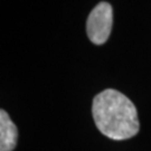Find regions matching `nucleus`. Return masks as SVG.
<instances>
[{
	"label": "nucleus",
	"instance_id": "f257e3e1",
	"mask_svg": "<svg viewBox=\"0 0 151 151\" xmlns=\"http://www.w3.org/2000/svg\"><path fill=\"white\" fill-rule=\"evenodd\" d=\"M92 114L100 132L112 140L130 139L140 129L134 104L116 90L99 93L93 100Z\"/></svg>",
	"mask_w": 151,
	"mask_h": 151
},
{
	"label": "nucleus",
	"instance_id": "f03ea898",
	"mask_svg": "<svg viewBox=\"0 0 151 151\" xmlns=\"http://www.w3.org/2000/svg\"><path fill=\"white\" fill-rule=\"evenodd\" d=\"M113 10L108 2H100L87 18V36L93 44L102 45L108 40L112 29Z\"/></svg>",
	"mask_w": 151,
	"mask_h": 151
},
{
	"label": "nucleus",
	"instance_id": "7ed1b4c3",
	"mask_svg": "<svg viewBox=\"0 0 151 151\" xmlns=\"http://www.w3.org/2000/svg\"><path fill=\"white\" fill-rule=\"evenodd\" d=\"M17 127L5 110L0 111V151H12L17 145Z\"/></svg>",
	"mask_w": 151,
	"mask_h": 151
}]
</instances>
